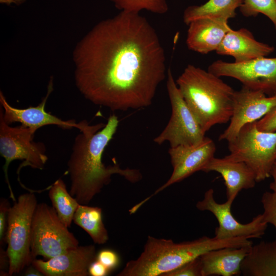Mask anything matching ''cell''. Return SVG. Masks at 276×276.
Masks as SVG:
<instances>
[{
    "mask_svg": "<svg viewBox=\"0 0 276 276\" xmlns=\"http://www.w3.org/2000/svg\"><path fill=\"white\" fill-rule=\"evenodd\" d=\"M9 259L6 250L0 246V275H8L6 268L9 271Z\"/></svg>",
    "mask_w": 276,
    "mask_h": 276,
    "instance_id": "cell-32",
    "label": "cell"
},
{
    "mask_svg": "<svg viewBox=\"0 0 276 276\" xmlns=\"http://www.w3.org/2000/svg\"><path fill=\"white\" fill-rule=\"evenodd\" d=\"M79 246V241L60 220L53 207L37 204L31 233L33 260L37 256L51 259Z\"/></svg>",
    "mask_w": 276,
    "mask_h": 276,
    "instance_id": "cell-7",
    "label": "cell"
},
{
    "mask_svg": "<svg viewBox=\"0 0 276 276\" xmlns=\"http://www.w3.org/2000/svg\"><path fill=\"white\" fill-rule=\"evenodd\" d=\"M252 243L246 237L221 239L203 236L176 243L171 239L149 236L140 256L128 261L117 275L163 276L208 251L249 246Z\"/></svg>",
    "mask_w": 276,
    "mask_h": 276,
    "instance_id": "cell-3",
    "label": "cell"
},
{
    "mask_svg": "<svg viewBox=\"0 0 276 276\" xmlns=\"http://www.w3.org/2000/svg\"><path fill=\"white\" fill-rule=\"evenodd\" d=\"M274 51L273 46L257 41L248 30L241 28L227 32L216 52L232 56L235 62L241 63L267 57Z\"/></svg>",
    "mask_w": 276,
    "mask_h": 276,
    "instance_id": "cell-18",
    "label": "cell"
},
{
    "mask_svg": "<svg viewBox=\"0 0 276 276\" xmlns=\"http://www.w3.org/2000/svg\"><path fill=\"white\" fill-rule=\"evenodd\" d=\"M264 212L263 220L273 225L276 232V191L265 192L261 197ZM274 241L276 242V235Z\"/></svg>",
    "mask_w": 276,
    "mask_h": 276,
    "instance_id": "cell-26",
    "label": "cell"
},
{
    "mask_svg": "<svg viewBox=\"0 0 276 276\" xmlns=\"http://www.w3.org/2000/svg\"><path fill=\"white\" fill-rule=\"evenodd\" d=\"M202 171H215L221 175L226 187L227 201L232 203L241 190L253 188L257 182L254 172L245 163L226 156L223 158L214 156Z\"/></svg>",
    "mask_w": 276,
    "mask_h": 276,
    "instance_id": "cell-17",
    "label": "cell"
},
{
    "mask_svg": "<svg viewBox=\"0 0 276 276\" xmlns=\"http://www.w3.org/2000/svg\"><path fill=\"white\" fill-rule=\"evenodd\" d=\"M239 10L246 17L256 16L261 13L272 22L276 30L275 0H244Z\"/></svg>",
    "mask_w": 276,
    "mask_h": 276,
    "instance_id": "cell-25",
    "label": "cell"
},
{
    "mask_svg": "<svg viewBox=\"0 0 276 276\" xmlns=\"http://www.w3.org/2000/svg\"><path fill=\"white\" fill-rule=\"evenodd\" d=\"M37 205L35 194L30 192L19 196L9 209L6 234V250L9 259V275L19 273L33 261L31 233Z\"/></svg>",
    "mask_w": 276,
    "mask_h": 276,
    "instance_id": "cell-6",
    "label": "cell"
},
{
    "mask_svg": "<svg viewBox=\"0 0 276 276\" xmlns=\"http://www.w3.org/2000/svg\"><path fill=\"white\" fill-rule=\"evenodd\" d=\"M49 197L61 222L66 227H70L80 204L67 191L62 179H58L50 186Z\"/></svg>",
    "mask_w": 276,
    "mask_h": 276,
    "instance_id": "cell-23",
    "label": "cell"
},
{
    "mask_svg": "<svg viewBox=\"0 0 276 276\" xmlns=\"http://www.w3.org/2000/svg\"><path fill=\"white\" fill-rule=\"evenodd\" d=\"M188 26V48L202 54L216 51L226 33L232 30L228 20L219 18H200L191 21Z\"/></svg>",
    "mask_w": 276,
    "mask_h": 276,
    "instance_id": "cell-16",
    "label": "cell"
},
{
    "mask_svg": "<svg viewBox=\"0 0 276 276\" xmlns=\"http://www.w3.org/2000/svg\"><path fill=\"white\" fill-rule=\"evenodd\" d=\"M270 176L272 177L273 180L269 185V188L272 191H276V160L272 167Z\"/></svg>",
    "mask_w": 276,
    "mask_h": 276,
    "instance_id": "cell-34",
    "label": "cell"
},
{
    "mask_svg": "<svg viewBox=\"0 0 276 276\" xmlns=\"http://www.w3.org/2000/svg\"><path fill=\"white\" fill-rule=\"evenodd\" d=\"M11 206L8 199L2 198L0 201V243L3 246L6 242L8 216Z\"/></svg>",
    "mask_w": 276,
    "mask_h": 276,
    "instance_id": "cell-30",
    "label": "cell"
},
{
    "mask_svg": "<svg viewBox=\"0 0 276 276\" xmlns=\"http://www.w3.org/2000/svg\"><path fill=\"white\" fill-rule=\"evenodd\" d=\"M275 106L276 96H268L243 86L240 90H235L229 124L219 140L227 142L233 140L245 125L260 120Z\"/></svg>",
    "mask_w": 276,
    "mask_h": 276,
    "instance_id": "cell-14",
    "label": "cell"
},
{
    "mask_svg": "<svg viewBox=\"0 0 276 276\" xmlns=\"http://www.w3.org/2000/svg\"><path fill=\"white\" fill-rule=\"evenodd\" d=\"M73 61L80 93L112 111L150 106L167 74L158 35L139 13L121 11L97 24L76 45Z\"/></svg>",
    "mask_w": 276,
    "mask_h": 276,
    "instance_id": "cell-1",
    "label": "cell"
},
{
    "mask_svg": "<svg viewBox=\"0 0 276 276\" xmlns=\"http://www.w3.org/2000/svg\"><path fill=\"white\" fill-rule=\"evenodd\" d=\"M216 150L214 142L205 136L197 144L170 147L168 153L173 167L170 177L151 195L131 208L129 213H135L146 202L167 187L182 181L197 171H202L214 157Z\"/></svg>",
    "mask_w": 276,
    "mask_h": 276,
    "instance_id": "cell-12",
    "label": "cell"
},
{
    "mask_svg": "<svg viewBox=\"0 0 276 276\" xmlns=\"http://www.w3.org/2000/svg\"><path fill=\"white\" fill-rule=\"evenodd\" d=\"M166 85L172 113L167 125L154 142L159 145L168 142L170 147L199 143L205 133L182 97L170 68L167 70Z\"/></svg>",
    "mask_w": 276,
    "mask_h": 276,
    "instance_id": "cell-9",
    "label": "cell"
},
{
    "mask_svg": "<svg viewBox=\"0 0 276 276\" xmlns=\"http://www.w3.org/2000/svg\"><path fill=\"white\" fill-rule=\"evenodd\" d=\"M97 254L94 245H79L46 261L36 258L31 264L45 276H87Z\"/></svg>",
    "mask_w": 276,
    "mask_h": 276,
    "instance_id": "cell-15",
    "label": "cell"
},
{
    "mask_svg": "<svg viewBox=\"0 0 276 276\" xmlns=\"http://www.w3.org/2000/svg\"><path fill=\"white\" fill-rule=\"evenodd\" d=\"M119 124L118 117L112 114L98 132L91 134L80 132L75 139L67 162V173L71 180L70 193L80 204H88L109 183L113 174H119L131 183L142 178V173L136 169H124L117 164L106 166L102 162L103 152Z\"/></svg>",
    "mask_w": 276,
    "mask_h": 276,
    "instance_id": "cell-2",
    "label": "cell"
},
{
    "mask_svg": "<svg viewBox=\"0 0 276 276\" xmlns=\"http://www.w3.org/2000/svg\"><path fill=\"white\" fill-rule=\"evenodd\" d=\"M109 270L101 262L96 260L89 266L88 269L89 275L105 276Z\"/></svg>",
    "mask_w": 276,
    "mask_h": 276,
    "instance_id": "cell-31",
    "label": "cell"
},
{
    "mask_svg": "<svg viewBox=\"0 0 276 276\" xmlns=\"http://www.w3.org/2000/svg\"><path fill=\"white\" fill-rule=\"evenodd\" d=\"M251 246L223 247L203 254L200 256L202 276L240 275L241 263Z\"/></svg>",
    "mask_w": 276,
    "mask_h": 276,
    "instance_id": "cell-19",
    "label": "cell"
},
{
    "mask_svg": "<svg viewBox=\"0 0 276 276\" xmlns=\"http://www.w3.org/2000/svg\"><path fill=\"white\" fill-rule=\"evenodd\" d=\"M257 128L262 131L274 132L276 131V106L262 118L256 122Z\"/></svg>",
    "mask_w": 276,
    "mask_h": 276,
    "instance_id": "cell-29",
    "label": "cell"
},
{
    "mask_svg": "<svg viewBox=\"0 0 276 276\" xmlns=\"http://www.w3.org/2000/svg\"><path fill=\"white\" fill-rule=\"evenodd\" d=\"M24 275L26 276H43L44 275L39 270L35 268L33 265L28 266L26 270Z\"/></svg>",
    "mask_w": 276,
    "mask_h": 276,
    "instance_id": "cell-33",
    "label": "cell"
},
{
    "mask_svg": "<svg viewBox=\"0 0 276 276\" xmlns=\"http://www.w3.org/2000/svg\"><path fill=\"white\" fill-rule=\"evenodd\" d=\"M275 1H276V0H275Z\"/></svg>",
    "mask_w": 276,
    "mask_h": 276,
    "instance_id": "cell-35",
    "label": "cell"
},
{
    "mask_svg": "<svg viewBox=\"0 0 276 276\" xmlns=\"http://www.w3.org/2000/svg\"><path fill=\"white\" fill-rule=\"evenodd\" d=\"M116 8L121 11L139 13L146 10L152 13L163 14L168 11L166 0H110Z\"/></svg>",
    "mask_w": 276,
    "mask_h": 276,
    "instance_id": "cell-24",
    "label": "cell"
},
{
    "mask_svg": "<svg viewBox=\"0 0 276 276\" xmlns=\"http://www.w3.org/2000/svg\"><path fill=\"white\" fill-rule=\"evenodd\" d=\"M213 189L208 190L202 199L198 201L196 207L200 211L212 213L218 222L215 231V237L224 239L236 237H246L249 239L260 238L264 235L267 223L263 218L262 214L254 217L249 223L242 224L236 220L231 210L232 204L226 201L223 203L216 201Z\"/></svg>",
    "mask_w": 276,
    "mask_h": 276,
    "instance_id": "cell-13",
    "label": "cell"
},
{
    "mask_svg": "<svg viewBox=\"0 0 276 276\" xmlns=\"http://www.w3.org/2000/svg\"><path fill=\"white\" fill-rule=\"evenodd\" d=\"M53 79L50 80L46 96L36 106H30L26 108H17L11 106L7 101L3 93H0V114L8 124L19 122L21 125L28 127L35 132L43 126L56 125L63 129L77 128L85 134L94 133L103 128L105 124L100 123L90 125L85 121L77 123L75 120H63L45 111V106L47 100L53 91Z\"/></svg>",
    "mask_w": 276,
    "mask_h": 276,
    "instance_id": "cell-11",
    "label": "cell"
},
{
    "mask_svg": "<svg viewBox=\"0 0 276 276\" xmlns=\"http://www.w3.org/2000/svg\"><path fill=\"white\" fill-rule=\"evenodd\" d=\"M96 260L104 265L109 271L116 268L120 263L118 255L114 250L103 249L97 254Z\"/></svg>",
    "mask_w": 276,
    "mask_h": 276,
    "instance_id": "cell-28",
    "label": "cell"
},
{
    "mask_svg": "<svg viewBox=\"0 0 276 276\" xmlns=\"http://www.w3.org/2000/svg\"><path fill=\"white\" fill-rule=\"evenodd\" d=\"M218 77H229L239 81L243 86L276 96V57H262L241 63L218 60L208 67Z\"/></svg>",
    "mask_w": 276,
    "mask_h": 276,
    "instance_id": "cell-10",
    "label": "cell"
},
{
    "mask_svg": "<svg viewBox=\"0 0 276 276\" xmlns=\"http://www.w3.org/2000/svg\"><path fill=\"white\" fill-rule=\"evenodd\" d=\"M163 276H202L200 257L185 263Z\"/></svg>",
    "mask_w": 276,
    "mask_h": 276,
    "instance_id": "cell-27",
    "label": "cell"
},
{
    "mask_svg": "<svg viewBox=\"0 0 276 276\" xmlns=\"http://www.w3.org/2000/svg\"><path fill=\"white\" fill-rule=\"evenodd\" d=\"M175 81L205 133L215 125L229 121L235 90L220 77L188 64Z\"/></svg>",
    "mask_w": 276,
    "mask_h": 276,
    "instance_id": "cell-4",
    "label": "cell"
},
{
    "mask_svg": "<svg viewBox=\"0 0 276 276\" xmlns=\"http://www.w3.org/2000/svg\"><path fill=\"white\" fill-rule=\"evenodd\" d=\"M73 222L84 230L95 243L103 244L108 240V233L103 221L101 208L79 204L74 215Z\"/></svg>",
    "mask_w": 276,
    "mask_h": 276,
    "instance_id": "cell-22",
    "label": "cell"
},
{
    "mask_svg": "<svg viewBox=\"0 0 276 276\" xmlns=\"http://www.w3.org/2000/svg\"><path fill=\"white\" fill-rule=\"evenodd\" d=\"M35 132L22 125L11 127L4 120L0 114V154L5 160L3 169L6 182L10 190V197L16 199L12 190L8 177V168L15 160H22L17 173L24 167L42 170L48 157L43 143L33 141Z\"/></svg>",
    "mask_w": 276,
    "mask_h": 276,
    "instance_id": "cell-8",
    "label": "cell"
},
{
    "mask_svg": "<svg viewBox=\"0 0 276 276\" xmlns=\"http://www.w3.org/2000/svg\"><path fill=\"white\" fill-rule=\"evenodd\" d=\"M244 0H209L203 5L190 6L183 12V22L188 25L191 21L202 18L228 20L236 15V10Z\"/></svg>",
    "mask_w": 276,
    "mask_h": 276,
    "instance_id": "cell-21",
    "label": "cell"
},
{
    "mask_svg": "<svg viewBox=\"0 0 276 276\" xmlns=\"http://www.w3.org/2000/svg\"><path fill=\"white\" fill-rule=\"evenodd\" d=\"M241 272L245 276H276V242L252 244L241 263Z\"/></svg>",
    "mask_w": 276,
    "mask_h": 276,
    "instance_id": "cell-20",
    "label": "cell"
},
{
    "mask_svg": "<svg viewBox=\"0 0 276 276\" xmlns=\"http://www.w3.org/2000/svg\"><path fill=\"white\" fill-rule=\"evenodd\" d=\"M256 122L245 125L228 142L229 154L226 156L245 163L254 172L256 181L260 182L270 177L276 160V131H260Z\"/></svg>",
    "mask_w": 276,
    "mask_h": 276,
    "instance_id": "cell-5",
    "label": "cell"
}]
</instances>
